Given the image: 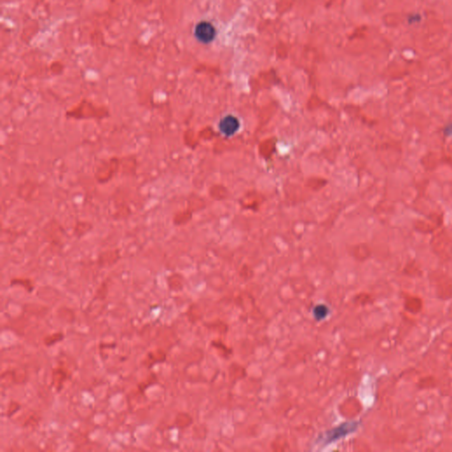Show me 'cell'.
<instances>
[{"mask_svg":"<svg viewBox=\"0 0 452 452\" xmlns=\"http://www.w3.org/2000/svg\"><path fill=\"white\" fill-rule=\"evenodd\" d=\"M65 117L69 120H106L111 117L109 110L105 107H96L94 104L81 103L76 107L65 112Z\"/></svg>","mask_w":452,"mask_h":452,"instance_id":"6da1fadb","label":"cell"},{"mask_svg":"<svg viewBox=\"0 0 452 452\" xmlns=\"http://www.w3.org/2000/svg\"><path fill=\"white\" fill-rule=\"evenodd\" d=\"M122 164V158L113 156L107 160L101 161L96 166L95 179L99 184H107L113 180L120 172Z\"/></svg>","mask_w":452,"mask_h":452,"instance_id":"7a4b0ae2","label":"cell"},{"mask_svg":"<svg viewBox=\"0 0 452 452\" xmlns=\"http://www.w3.org/2000/svg\"><path fill=\"white\" fill-rule=\"evenodd\" d=\"M216 28L208 21H201L198 23L194 29V36L198 40L203 44H208L212 42L216 37Z\"/></svg>","mask_w":452,"mask_h":452,"instance_id":"3957f363","label":"cell"},{"mask_svg":"<svg viewBox=\"0 0 452 452\" xmlns=\"http://www.w3.org/2000/svg\"><path fill=\"white\" fill-rule=\"evenodd\" d=\"M240 128V122L234 116H226L221 120L219 128L221 132L225 135L230 136L234 134Z\"/></svg>","mask_w":452,"mask_h":452,"instance_id":"277c9868","label":"cell"},{"mask_svg":"<svg viewBox=\"0 0 452 452\" xmlns=\"http://www.w3.org/2000/svg\"><path fill=\"white\" fill-rule=\"evenodd\" d=\"M121 168L123 169V173L126 176H134L138 168L136 156H126L122 158Z\"/></svg>","mask_w":452,"mask_h":452,"instance_id":"5b68a950","label":"cell"},{"mask_svg":"<svg viewBox=\"0 0 452 452\" xmlns=\"http://www.w3.org/2000/svg\"><path fill=\"white\" fill-rule=\"evenodd\" d=\"M93 229V224L90 222L87 221L78 220L73 227V234L77 238H82L91 232Z\"/></svg>","mask_w":452,"mask_h":452,"instance_id":"8992f818","label":"cell"},{"mask_svg":"<svg viewBox=\"0 0 452 452\" xmlns=\"http://www.w3.org/2000/svg\"><path fill=\"white\" fill-rule=\"evenodd\" d=\"M351 426L352 425L344 424L336 428L333 432H331V436H328V442L336 440V439H338L341 436H344L346 434H348L349 430L351 429Z\"/></svg>","mask_w":452,"mask_h":452,"instance_id":"52a82bcc","label":"cell"},{"mask_svg":"<svg viewBox=\"0 0 452 452\" xmlns=\"http://www.w3.org/2000/svg\"><path fill=\"white\" fill-rule=\"evenodd\" d=\"M328 309L326 306L320 305L317 306L314 310V316L316 317V320L320 321L324 319L326 316H328Z\"/></svg>","mask_w":452,"mask_h":452,"instance_id":"ba28073f","label":"cell"}]
</instances>
